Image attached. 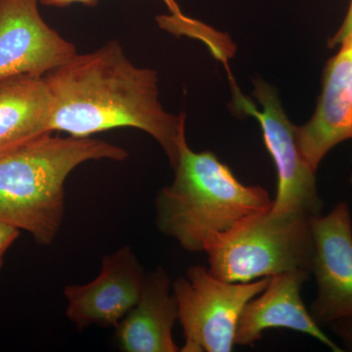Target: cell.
<instances>
[{"mask_svg": "<svg viewBox=\"0 0 352 352\" xmlns=\"http://www.w3.org/2000/svg\"><path fill=\"white\" fill-rule=\"evenodd\" d=\"M329 326L344 342V349L352 351V314L338 319Z\"/></svg>", "mask_w": 352, "mask_h": 352, "instance_id": "obj_15", "label": "cell"}, {"mask_svg": "<svg viewBox=\"0 0 352 352\" xmlns=\"http://www.w3.org/2000/svg\"><path fill=\"white\" fill-rule=\"evenodd\" d=\"M20 230L16 227L0 222V270L4 263V256L9 248L19 237Z\"/></svg>", "mask_w": 352, "mask_h": 352, "instance_id": "obj_16", "label": "cell"}, {"mask_svg": "<svg viewBox=\"0 0 352 352\" xmlns=\"http://www.w3.org/2000/svg\"><path fill=\"white\" fill-rule=\"evenodd\" d=\"M53 97L44 76L0 80V150L51 131Z\"/></svg>", "mask_w": 352, "mask_h": 352, "instance_id": "obj_13", "label": "cell"}, {"mask_svg": "<svg viewBox=\"0 0 352 352\" xmlns=\"http://www.w3.org/2000/svg\"><path fill=\"white\" fill-rule=\"evenodd\" d=\"M254 95L259 111L249 99L235 95L239 112L254 116L263 131L264 144L277 168V196L270 210L275 214L312 217L322 214L324 203L317 192L315 171L303 159L296 140V126L289 122L277 91L263 80H254Z\"/></svg>", "mask_w": 352, "mask_h": 352, "instance_id": "obj_6", "label": "cell"}, {"mask_svg": "<svg viewBox=\"0 0 352 352\" xmlns=\"http://www.w3.org/2000/svg\"><path fill=\"white\" fill-rule=\"evenodd\" d=\"M314 241L311 273L317 296L309 308L319 326L352 314V223L346 201L327 215L310 217Z\"/></svg>", "mask_w": 352, "mask_h": 352, "instance_id": "obj_7", "label": "cell"}, {"mask_svg": "<svg viewBox=\"0 0 352 352\" xmlns=\"http://www.w3.org/2000/svg\"><path fill=\"white\" fill-rule=\"evenodd\" d=\"M351 186H352V171H351Z\"/></svg>", "mask_w": 352, "mask_h": 352, "instance_id": "obj_18", "label": "cell"}, {"mask_svg": "<svg viewBox=\"0 0 352 352\" xmlns=\"http://www.w3.org/2000/svg\"><path fill=\"white\" fill-rule=\"evenodd\" d=\"M170 289V278L164 268L146 274L138 302L116 326L122 351H180L173 337L178 307Z\"/></svg>", "mask_w": 352, "mask_h": 352, "instance_id": "obj_12", "label": "cell"}, {"mask_svg": "<svg viewBox=\"0 0 352 352\" xmlns=\"http://www.w3.org/2000/svg\"><path fill=\"white\" fill-rule=\"evenodd\" d=\"M310 274L309 271L298 270L270 277L258 298L245 305L236 327L235 344L254 346L267 329L285 328L307 333L332 351H344L323 333L303 305L300 291Z\"/></svg>", "mask_w": 352, "mask_h": 352, "instance_id": "obj_11", "label": "cell"}, {"mask_svg": "<svg viewBox=\"0 0 352 352\" xmlns=\"http://www.w3.org/2000/svg\"><path fill=\"white\" fill-rule=\"evenodd\" d=\"M352 36V0L351 1V6H349V12L346 16L344 23H342V27L340 28L339 31L337 34L333 36L332 38L329 41L328 45L330 47H335V46L342 44L349 38V36Z\"/></svg>", "mask_w": 352, "mask_h": 352, "instance_id": "obj_17", "label": "cell"}, {"mask_svg": "<svg viewBox=\"0 0 352 352\" xmlns=\"http://www.w3.org/2000/svg\"><path fill=\"white\" fill-rule=\"evenodd\" d=\"M270 277L249 283H230L195 265L171 289L184 333L180 352H230L235 346L238 320L245 305L263 293Z\"/></svg>", "mask_w": 352, "mask_h": 352, "instance_id": "obj_5", "label": "cell"}, {"mask_svg": "<svg viewBox=\"0 0 352 352\" xmlns=\"http://www.w3.org/2000/svg\"><path fill=\"white\" fill-rule=\"evenodd\" d=\"M145 276L129 245L105 254L94 281L65 288L67 317L80 331L90 326L116 327L138 302Z\"/></svg>", "mask_w": 352, "mask_h": 352, "instance_id": "obj_9", "label": "cell"}, {"mask_svg": "<svg viewBox=\"0 0 352 352\" xmlns=\"http://www.w3.org/2000/svg\"><path fill=\"white\" fill-rule=\"evenodd\" d=\"M44 78L54 104L51 131L90 138L133 127L151 135L175 168L185 113L177 117L164 110L157 72L132 64L119 41H108L87 54L76 53Z\"/></svg>", "mask_w": 352, "mask_h": 352, "instance_id": "obj_1", "label": "cell"}, {"mask_svg": "<svg viewBox=\"0 0 352 352\" xmlns=\"http://www.w3.org/2000/svg\"><path fill=\"white\" fill-rule=\"evenodd\" d=\"M163 1L168 6L170 13L182 12L177 3H176V0H163ZM39 2L43 6L65 8V7H68L75 3H80L88 7H95L98 3V0H39Z\"/></svg>", "mask_w": 352, "mask_h": 352, "instance_id": "obj_14", "label": "cell"}, {"mask_svg": "<svg viewBox=\"0 0 352 352\" xmlns=\"http://www.w3.org/2000/svg\"><path fill=\"white\" fill-rule=\"evenodd\" d=\"M205 252L210 274L230 283H249L293 270L311 273L310 217L275 214L270 208L217 236Z\"/></svg>", "mask_w": 352, "mask_h": 352, "instance_id": "obj_4", "label": "cell"}, {"mask_svg": "<svg viewBox=\"0 0 352 352\" xmlns=\"http://www.w3.org/2000/svg\"><path fill=\"white\" fill-rule=\"evenodd\" d=\"M326 64L322 92L311 120L296 126V140L303 159L316 173L336 145L352 139V36Z\"/></svg>", "mask_w": 352, "mask_h": 352, "instance_id": "obj_10", "label": "cell"}, {"mask_svg": "<svg viewBox=\"0 0 352 352\" xmlns=\"http://www.w3.org/2000/svg\"><path fill=\"white\" fill-rule=\"evenodd\" d=\"M127 157L124 148L100 139L64 138L52 132L0 150V222L48 247L63 223L69 173L85 162Z\"/></svg>", "mask_w": 352, "mask_h": 352, "instance_id": "obj_2", "label": "cell"}, {"mask_svg": "<svg viewBox=\"0 0 352 352\" xmlns=\"http://www.w3.org/2000/svg\"><path fill=\"white\" fill-rule=\"evenodd\" d=\"M39 0H0V80L44 76L67 63L76 48L46 24Z\"/></svg>", "mask_w": 352, "mask_h": 352, "instance_id": "obj_8", "label": "cell"}, {"mask_svg": "<svg viewBox=\"0 0 352 352\" xmlns=\"http://www.w3.org/2000/svg\"><path fill=\"white\" fill-rule=\"evenodd\" d=\"M175 180L157 194L156 223L186 251L205 252L210 243L239 222L272 205L261 186H247L214 153L179 143Z\"/></svg>", "mask_w": 352, "mask_h": 352, "instance_id": "obj_3", "label": "cell"}]
</instances>
